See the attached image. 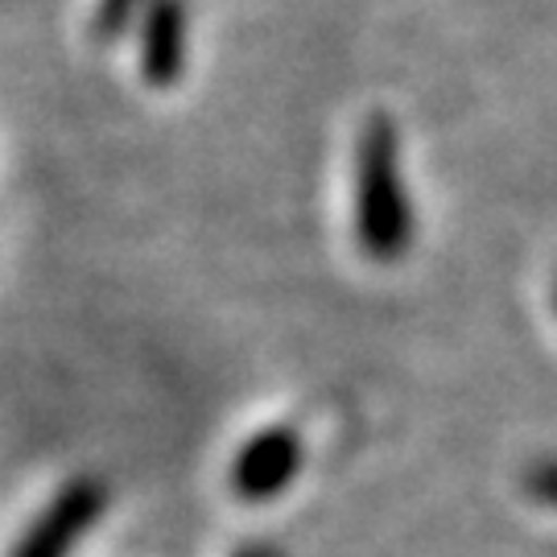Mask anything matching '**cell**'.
I'll use <instances>...</instances> for the list:
<instances>
[{
  "mask_svg": "<svg viewBox=\"0 0 557 557\" xmlns=\"http://www.w3.org/2000/svg\"><path fill=\"white\" fill-rule=\"evenodd\" d=\"M413 236L418 215L400 174V133L393 116L372 112L356 140V244L372 264H397Z\"/></svg>",
  "mask_w": 557,
  "mask_h": 557,
  "instance_id": "1",
  "label": "cell"
},
{
  "mask_svg": "<svg viewBox=\"0 0 557 557\" xmlns=\"http://www.w3.org/2000/svg\"><path fill=\"white\" fill-rule=\"evenodd\" d=\"M108 508V487L96 475L71 479L59 487V496L38 512V520L25 529L13 557H71L79 541L96 529V520Z\"/></svg>",
  "mask_w": 557,
  "mask_h": 557,
  "instance_id": "2",
  "label": "cell"
},
{
  "mask_svg": "<svg viewBox=\"0 0 557 557\" xmlns=\"http://www.w3.org/2000/svg\"><path fill=\"white\" fill-rule=\"evenodd\" d=\"M301 471V434L294 425H264L244 442L227 467V487L244 504L277 499Z\"/></svg>",
  "mask_w": 557,
  "mask_h": 557,
  "instance_id": "3",
  "label": "cell"
},
{
  "mask_svg": "<svg viewBox=\"0 0 557 557\" xmlns=\"http://www.w3.org/2000/svg\"><path fill=\"white\" fill-rule=\"evenodd\" d=\"M140 34V75L149 87L170 91L178 87L186 71V50H190V4L186 0H149L137 21Z\"/></svg>",
  "mask_w": 557,
  "mask_h": 557,
  "instance_id": "4",
  "label": "cell"
},
{
  "mask_svg": "<svg viewBox=\"0 0 557 557\" xmlns=\"http://www.w3.org/2000/svg\"><path fill=\"white\" fill-rule=\"evenodd\" d=\"M145 4H149V0H96V13H91V38L96 41L124 38V34L140 21Z\"/></svg>",
  "mask_w": 557,
  "mask_h": 557,
  "instance_id": "5",
  "label": "cell"
},
{
  "mask_svg": "<svg viewBox=\"0 0 557 557\" xmlns=\"http://www.w3.org/2000/svg\"><path fill=\"white\" fill-rule=\"evenodd\" d=\"M524 487H529V496H537L541 504L557 508V458L533 462V467L524 471Z\"/></svg>",
  "mask_w": 557,
  "mask_h": 557,
  "instance_id": "6",
  "label": "cell"
},
{
  "mask_svg": "<svg viewBox=\"0 0 557 557\" xmlns=\"http://www.w3.org/2000/svg\"><path fill=\"white\" fill-rule=\"evenodd\" d=\"M236 557H281V554H273V549H264V545H248V549H239Z\"/></svg>",
  "mask_w": 557,
  "mask_h": 557,
  "instance_id": "7",
  "label": "cell"
},
{
  "mask_svg": "<svg viewBox=\"0 0 557 557\" xmlns=\"http://www.w3.org/2000/svg\"><path fill=\"white\" fill-rule=\"evenodd\" d=\"M554 301H557V289H554Z\"/></svg>",
  "mask_w": 557,
  "mask_h": 557,
  "instance_id": "8",
  "label": "cell"
}]
</instances>
